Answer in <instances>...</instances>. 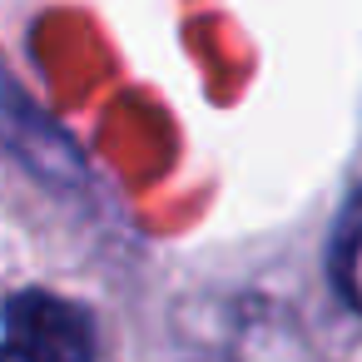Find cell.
Wrapping results in <instances>:
<instances>
[{
	"mask_svg": "<svg viewBox=\"0 0 362 362\" xmlns=\"http://www.w3.org/2000/svg\"><path fill=\"white\" fill-rule=\"evenodd\" d=\"M6 347L25 362H95L100 327L80 303L50 288H21L6 303Z\"/></svg>",
	"mask_w": 362,
	"mask_h": 362,
	"instance_id": "cell-1",
	"label": "cell"
},
{
	"mask_svg": "<svg viewBox=\"0 0 362 362\" xmlns=\"http://www.w3.org/2000/svg\"><path fill=\"white\" fill-rule=\"evenodd\" d=\"M332 288L352 313H362V194L352 199V209L332 233Z\"/></svg>",
	"mask_w": 362,
	"mask_h": 362,
	"instance_id": "cell-2",
	"label": "cell"
},
{
	"mask_svg": "<svg viewBox=\"0 0 362 362\" xmlns=\"http://www.w3.org/2000/svg\"><path fill=\"white\" fill-rule=\"evenodd\" d=\"M0 362H25V357H21V352H11L6 342H0Z\"/></svg>",
	"mask_w": 362,
	"mask_h": 362,
	"instance_id": "cell-3",
	"label": "cell"
}]
</instances>
